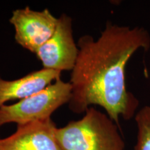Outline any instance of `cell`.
<instances>
[{"label": "cell", "mask_w": 150, "mask_h": 150, "mask_svg": "<svg viewBox=\"0 0 150 150\" xmlns=\"http://www.w3.org/2000/svg\"><path fill=\"white\" fill-rule=\"evenodd\" d=\"M61 72L42 68L15 80L0 77V107L8 101L24 99L38 93L61 77Z\"/></svg>", "instance_id": "7"}, {"label": "cell", "mask_w": 150, "mask_h": 150, "mask_svg": "<svg viewBox=\"0 0 150 150\" xmlns=\"http://www.w3.org/2000/svg\"><path fill=\"white\" fill-rule=\"evenodd\" d=\"M77 46V60L69 81L70 110L85 113L93 105L99 106L119 127L120 119L134 117L140 102L127 89L126 67L137 52L150 49L149 31L108 22L98 38L82 35Z\"/></svg>", "instance_id": "1"}, {"label": "cell", "mask_w": 150, "mask_h": 150, "mask_svg": "<svg viewBox=\"0 0 150 150\" xmlns=\"http://www.w3.org/2000/svg\"><path fill=\"white\" fill-rule=\"evenodd\" d=\"M72 95L70 82L59 79L42 91L11 105L0 107V127L8 123L24 125L51 118L53 112L65 104Z\"/></svg>", "instance_id": "3"}, {"label": "cell", "mask_w": 150, "mask_h": 150, "mask_svg": "<svg viewBox=\"0 0 150 150\" xmlns=\"http://www.w3.org/2000/svg\"><path fill=\"white\" fill-rule=\"evenodd\" d=\"M134 120L137 127L134 150H150V106L139 108Z\"/></svg>", "instance_id": "8"}, {"label": "cell", "mask_w": 150, "mask_h": 150, "mask_svg": "<svg viewBox=\"0 0 150 150\" xmlns=\"http://www.w3.org/2000/svg\"><path fill=\"white\" fill-rule=\"evenodd\" d=\"M43 68L72 71L79 54V47L73 38L72 20L63 13L59 18L54 34L36 52Z\"/></svg>", "instance_id": "5"}, {"label": "cell", "mask_w": 150, "mask_h": 150, "mask_svg": "<svg viewBox=\"0 0 150 150\" xmlns=\"http://www.w3.org/2000/svg\"><path fill=\"white\" fill-rule=\"evenodd\" d=\"M51 118L17 127L13 134L0 139V150H62Z\"/></svg>", "instance_id": "6"}, {"label": "cell", "mask_w": 150, "mask_h": 150, "mask_svg": "<svg viewBox=\"0 0 150 150\" xmlns=\"http://www.w3.org/2000/svg\"><path fill=\"white\" fill-rule=\"evenodd\" d=\"M9 22L14 27L16 42L36 54L54 34L59 18L54 17L47 8L36 11L27 6L13 11Z\"/></svg>", "instance_id": "4"}, {"label": "cell", "mask_w": 150, "mask_h": 150, "mask_svg": "<svg viewBox=\"0 0 150 150\" xmlns=\"http://www.w3.org/2000/svg\"><path fill=\"white\" fill-rule=\"evenodd\" d=\"M120 128L106 112L90 107L83 117L56 128L62 150H125Z\"/></svg>", "instance_id": "2"}]
</instances>
